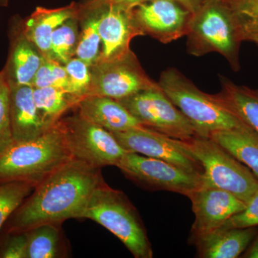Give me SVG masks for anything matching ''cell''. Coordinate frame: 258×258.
Returning <instances> with one entry per match:
<instances>
[{
	"label": "cell",
	"instance_id": "cell-35",
	"mask_svg": "<svg viewBox=\"0 0 258 258\" xmlns=\"http://www.w3.org/2000/svg\"><path fill=\"white\" fill-rule=\"evenodd\" d=\"M182 5L186 10H189L191 14H194L203 4L204 0H176Z\"/></svg>",
	"mask_w": 258,
	"mask_h": 258
},
{
	"label": "cell",
	"instance_id": "cell-36",
	"mask_svg": "<svg viewBox=\"0 0 258 258\" xmlns=\"http://www.w3.org/2000/svg\"><path fill=\"white\" fill-rule=\"evenodd\" d=\"M248 249H246L242 257L258 258V232L251 243Z\"/></svg>",
	"mask_w": 258,
	"mask_h": 258
},
{
	"label": "cell",
	"instance_id": "cell-4",
	"mask_svg": "<svg viewBox=\"0 0 258 258\" xmlns=\"http://www.w3.org/2000/svg\"><path fill=\"white\" fill-rule=\"evenodd\" d=\"M78 219H89L118 237L136 258H152V245L138 211L126 195L106 182L97 186Z\"/></svg>",
	"mask_w": 258,
	"mask_h": 258
},
{
	"label": "cell",
	"instance_id": "cell-13",
	"mask_svg": "<svg viewBox=\"0 0 258 258\" xmlns=\"http://www.w3.org/2000/svg\"><path fill=\"white\" fill-rule=\"evenodd\" d=\"M187 198L191 200L195 216L190 232L191 243L220 228L227 219L247 206L233 194L208 186L195 190Z\"/></svg>",
	"mask_w": 258,
	"mask_h": 258
},
{
	"label": "cell",
	"instance_id": "cell-22",
	"mask_svg": "<svg viewBox=\"0 0 258 258\" xmlns=\"http://www.w3.org/2000/svg\"><path fill=\"white\" fill-rule=\"evenodd\" d=\"M33 97L37 111L47 128L55 125L61 117L75 108L78 100L62 88L57 87L33 88Z\"/></svg>",
	"mask_w": 258,
	"mask_h": 258
},
{
	"label": "cell",
	"instance_id": "cell-16",
	"mask_svg": "<svg viewBox=\"0 0 258 258\" xmlns=\"http://www.w3.org/2000/svg\"><path fill=\"white\" fill-rule=\"evenodd\" d=\"M10 36L9 57L3 69L8 82L32 86L45 56L27 37L23 23H13Z\"/></svg>",
	"mask_w": 258,
	"mask_h": 258
},
{
	"label": "cell",
	"instance_id": "cell-19",
	"mask_svg": "<svg viewBox=\"0 0 258 258\" xmlns=\"http://www.w3.org/2000/svg\"><path fill=\"white\" fill-rule=\"evenodd\" d=\"M258 232L257 227L217 230L193 242L202 258H236L242 254Z\"/></svg>",
	"mask_w": 258,
	"mask_h": 258
},
{
	"label": "cell",
	"instance_id": "cell-25",
	"mask_svg": "<svg viewBox=\"0 0 258 258\" xmlns=\"http://www.w3.org/2000/svg\"><path fill=\"white\" fill-rule=\"evenodd\" d=\"M77 18L70 19L56 29L51 37V58L66 64L74 57L77 47Z\"/></svg>",
	"mask_w": 258,
	"mask_h": 258
},
{
	"label": "cell",
	"instance_id": "cell-34",
	"mask_svg": "<svg viewBox=\"0 0 258 258\" xmlns=\"http://www.w3.org/2000/svg\"><path fill=\"white\" fill-rule=\"evenodd\" d=\"M239 18L242 40L252 42L258 45V21Z\"/></svg>",
	"mask_w": 258,
	"mask_h": 258
},
{
	"label": "cell",
	"instance_id": "cell-1",
	"mask_svg": "<svg viewBox=\"0 0 258 258\" xmlns=\"http://www.w3.org/2000/svg\"><path fill=\"white\" fill-rule=\"evenodd\" d=\"M103 182L101 169L73 159L35 186L8 220V232L77 218L93 190Z\"/></svg>",
	"mask_w": 258,
	"mask_h": 258
},
{
	"label": "cell",
	"instance_id": "cell-17",
	"mask_svg": "<svg viewBox=\"0 0 258 258\" xmlns=\"http://www.w3.org/2000/svg\"><path fill=\"white\" fill-rule=\"evenodd\" d=\"M75 108L83 118L111 133L144 127L119 101L108 97H83Z\"/></svg>",
	"mask_w": 258,
	"mask_h": 258
},
{
	"label": "cell",
	"instance_id": "cell-27",
	"mask_svg": "<svg viewBox=\"0 0 258 258\" xmlns=\"http://www.w3.org/2000/svg\"><path fill=\"white\" fill-rule=\"evenodd\" d=\"M69 76V93L78 101L86 96L91 84V66L77 57H74L66 64Z\"/></svg>",
	"mask_w": 258,
	"mask_h": 258
},
{
	"label": "cell",
	"instance_id": "cell-20",
	"mask_svg": "<svg viewBox=\"0 0 258 258\" xmlns=\"http://www.w3.org/2000/svg\"><path fill=\"white\" fill-rule=\"evenodd\" d=\"M220 79L221 91L214 96L258 134V89L238 86L225 76Z\"/></svg>",
	"mask_w": 258,
	"mask_h": 258
},
{
	"label": "cell",
	"instance_id": "cell-5",
	"mask_svg": "<svg viewBox=\"0 0 258 258\" xmlns=\"http://www.w3.org/2000/svg\"><path fill=\"white\" fill-rule=\"evenodd\" d=\"M157 83L171 101L192 123L200 137L209 138L213 132L248 126L217 101L214 95L199 89L175 68L164 70Z\"/></svg>",
	"mask_w": 258,
	"mask_h": 258
},
{
	"label": "cell",
	"instance_id": "cell-31",
	"mask_svg": "<svg viewBox=\"0 0 258 258\" xmlns=\"http://www.w3.org/2000/svg\"><path fill=\"white\" fill-rule=\"evenodd\" d=\"M236 14L245 20L258 21V0H227Z\"/></svg>",
	"mask_w": 258,
	"mask_h": 258
},
{
	"label": "cell",
	"instance_id": "cell-33",
	"mask_svg": "<svg viewBox=\"0 0 258 258\" xmlns=\"http://www.w3.org/2000/svg\"><path fill=\"white\" fill-rule=\"evenodd\" d=\"M152 0H89L82 9H93L101 6H115L127 10H133L139 5L147 3Z\"/></svg>",
	"mask_w": 258,
	"mask_h": 258
},
{
	"label": "cell",
	"instance_id": "cell-7",
	"mask_svg": "<svg viewBox=\"0 0 258 258\" xmlns=\"http://www.w3.org/2000/svg\"><path fill=\"white\" fill-rule=\"evenodd\" d=\"M118 101L146 128L181 141L200 137L192 123L159 86Z\"/></svg>",
	"mask_w": 258,
	"mask_h": 258
},
{
	"label": "cell",
	"instance_id": "cell-10",
	"mask_svg": "<svg viewBox=\"0 0 258 258\" xmlns=\"http://www.w3.org/2000/svg\"><path fill=\"white\" fill-rule=\"evenodd\" d=\"M91 75L86 96H104L118 101L159 86L146 74L132 51L118 60L96 62L91 66Z\"/></svg>",
	"mask_w": 258,
	"mask_h": 258
},
{
	"label": "cell",
	"instance_id": "cell-32",
	"mask_svg": "<svg viewBox=\"0 0 258 258\" xmlns=\"http://www.w3.org/2000/svg\"><path fill=\"white\" fill-rule=\"evenodd\" d=\"M33 88L55 87V77L52 72L50 59L44 57L34 79Z\"/></svg>",
	"mask_w": 258,
	"mask_h": 258
},
{
	"label": "cell",
	"instance_id": "cell-6",
	"mask_svg": "<svg viewBox=\"0 0 258 258\" xmlns=\"http://www.w3.org/2000/svg\"><path fill=\"white\" fill-rule=\"evenodd\" d=\"M203 169V186L225 190L247 203L258 189V179L245 165L211 139L181 141Z\"/></svg>",
	"mask_w": 258,
	"mask_h": 258
},
{
	"label": "cell",
	"instance_id": "cell-30",
	"mask_svg": "<svg viewBox=\"0 0 258 258\" xmlns=\"http://www.w3.org/2000/svg\"><path fill=\"white\" fill-rule=\"evenodd\" d=\"M26 232L10 233L0 251V257L27 258Z\"/></svg>",
	"mask_w": 258,
	"mask_h": 258
},
{
	"label": "cell",
	"instance_id": "cell-18",
	"mask_svg": "<svg viewBox=\"0 0 258 258\" xmlns=\"http://www.w3.org/2000/svg\"><path fill=\"white\" fill-rule=\"evenodd\" d=\"M80 7L76 3L57 9L37 8L23 23L25 35L46 58H51V37L64 22L79 16Z\"/></svg>",
	"mask_w": 258,
	"mask_h": 258
},
{
	"label": "cell",
	"instance_id": "cell-14",
	"mask_svg": "<svg viewBox=\"0 0 258 258\" xmlns=\"http://www.w3.org/2000/svg\"><path fill=\"white\" fill-rule=\"evenodd\" d=\"M96 8L98 10V32L101 39V53L97 62L125 57L132 51L130 49L132 39L144 35L136 21L133 10L115 6Z\"/></svg>",
	"mask_w": 258,
	"mask_h": 258
},
{
	"label": "cell",
	"instance_id": "cell-8",
	"mask_svg": "<svg viewBox=\"0 0 258 258\" xmlns=\"http://www.w3.org/2000/svg\"><path fill=\"white\" fill-rule=\"evenodd\" d=\"M66 144L74 159L93 167L117 166L128 151L106 129L79 114L59 120Z\"/></svg>",
	"mask_w": 258,
	"mask_h": 258
},
{
	"label": "cell",
	"instance_id": "cell-23",
	"mask_svg": "<svg viewBox=\"0 0 258 258\" xmlns=\"http://www.w3.org/2000/svg\"><path fill=\"white\" fill-rule=\"evenodd\" d=\"M60 225L42 224L25 231L27 258H55L60 252Z\"/></svg>",
	"mask_w": 258,
	"mask_h": 258
},
{
	"label": "cell",
	"instance_id": "cell-24",
	"mask_svg": "<svg viewBox=\"0 0 258 258\" xmlns=\"http://www.w3.org/2000/svg\"><path fill=\"white\" fill-rule=\"evenodd\" d=\"M84 13L82 31L79 37L75 55L90 66L96 63L101 53V39L98 32V10L82 9Z\"/></svg>",
	"mask_w": 258,
	"mask_h": 258
},
{
	"label": "cell",
	"instance_id": "cell-12",
	"mask_svg": "<svg viewBox=\"0 0 258 258\" xmlns=\"http://www.w3.org/2000/svg\"><path fill=\"white\" fill-rule=\"evenodd\" d=\"M133 13L144 35L163 44L186 36L192 15L176 0H152L134 8Z\"/></svg>",
	"mask_w": 258,
	"mask_h": 258
},
{
	"label": "cell",
	"instance_id": "cell-26",
	"mask_svg": "<svg viewBox=\"0 0 258 258\" xmlns=\"http://www.w3.org/2000/svg\"><path fill=\"white\" fill-rule=\"evenodd\" d=\"M36 186L26 181L0 184V230Z\"/></svg>",
	"mask_w": 258,
	"mask_h": 258
},
{
	"label": "cell",
	"instance_id": "cell-15",
	"mask_svg": "<svg viewBox=\"0 0 258 258\" xmlns=\"http://www.w3.org/2000/svg\"><path fill=\"white\" fill-rule=\"evenodd\" d=\"M10 84V112L14 143L37 138L47 129L42 123L34 101L33 90L28 85Z\"/></svg>",
	"mask_w": 258,
	"mask_h": 258
},
{
	"label": "cell",
	"instance_id": "cell-29",
	"mask_svg": "<svg viewBox=\"0 0 258 258\" xmlns=\"http://www.w3.org/2000/svg\"><path fill=\"white\" fill-rule=\"evenodd\" d=\"M258 227V189L247 203L246 208L227 219L219 229H245Z\"/></svg>",
	"mask_w": 258,
	"mask_h": 258
},
{
	"label": "cell",
	"instance_id": "cell-28",
	"mask_svg": "<svg viewBox=\"0 0 258 258\" xmlns=\"http://www.w3.org/2000/svg\"><path fill=\"white\" fill-rule=\"evenodd\" d=\"M10 84L4 70L0 71V155L14 144L10 112Z\"/></svg>",
	"mask_w": 258,
	"mask_h": 258
},
{
	"label": "cell",
	"instance_id": "cell-11",
	"mask_svg": "<svg viewBox=\"0 0 258 258\" xmlns=\"http://www.w3.org/2000/svg\"><path fill=\"white\" fill-rule=\"evenodd\" d=\"M112 134L129 152L166 161L191 174H203L200 161L182 147L181 140L146 127Z\"/></svg>",
	"mask_w": 258,
	"mask_h": 258
},
{
	"label": "cell",
	"instance_id": "cell-9",
	"mask_svg": "<svg viewBox=\"0 0 258 258\" xmlns=\"http://www.w3.org/2000/svg\"><path fill=\"white\" fill-rule=\"evenodd\" d=\"M125 177L144 189L187 197L203 186V175L191 174L160 159L127 152L117 164Z\"/></svg>",
	"mask_w": 258,
	"mask_h": 258
},
{
	"label": "cell",
	"instance_id": "cell-37",
	"mask_svg": "<svg viewBox=\"0 0 258 258\" xmlns=\"http://www.w3.org/2000/svg\"><path fill=\"white\" fill-rule=\"evenodd\" d=\"M9 3V0H0V6L7 7Z\"/></svg>",
	"mask_w": 258,
	"mask_h": 258
},
{
	"label": "cell",
	"instance_id": "cell-21",
	"mask_svg": "<svg viewBox=\"0 0 258 258\" xmlns=\"http://www.w3.org/2000/svg\"><path fill=\"white\" fill-rule=\"evenodd\" d=\"M209 138L247 166L258 179V134L250 127L219 131Z\"/></svg>",
	"mask_w": 258,
	"mask_h": 258
},
{
	"label": "cell",
	"instance_id": "cell-2",
	"mask_svg": "<svg viewBox=\"0 0 258 258\" xmlns=\"http://www.w3.org/2000/svg\"><path fill=\"white\" fill-rule=\"evenodd\" d=\"M73 159L57 122L37 138L14 143L0 155V184L26 181L37 186Z\"/></svg>",
	"mask_w": 258,
	"mask_h": 258
},
{
	"label": "cell",
	"instance_id": "cell-3",
	"mask_svg": "<svg viewBox=\"0 0 258 258\" xmlns=\"http://www.w3.org/2000/svg\"><path fill=\"white\" fill-rule=\"evenodd\" d=\"M186 50L201 57L210 52L223 56L234 71L240 70L242 42L240 18L227 0H204L191 15L188 28Z\"/></svg>",
	"mask_w": 258,
	"mask_h": 258
}]
</instances>
